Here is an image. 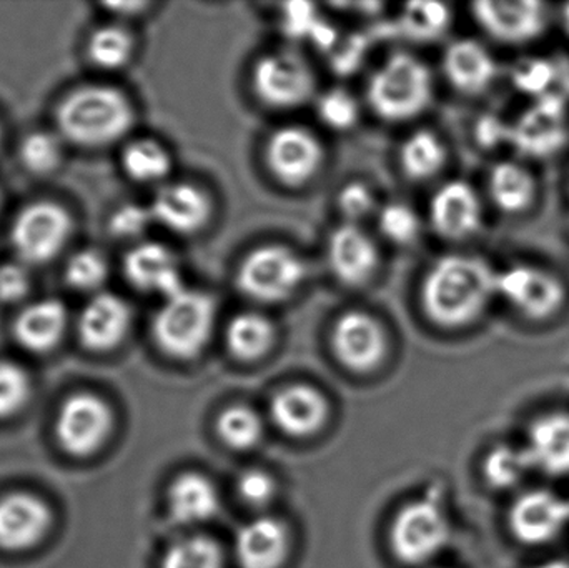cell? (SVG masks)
<instances>
[{"mask_svg": "<svg viewBox=\"0 0 569 568\" xmlns=\"http://www.w3.org/2000/svg\"><path fill=\"white\" fill-rule=\"evenodd\" d=\"M498 297L530 322H548L567 307L565 280L548 267L517 262L498 270Z\"/></svg>", "mask_w": 569, "mask_h": 568, "instance_id": "8992f818", "label": "cell"}, {"mask_svg": "<svg viewBox=\"0 0 569 568\" xmlns=\"http://www.w3.org/2000/svg\"><path fill=\"white\" fill-rule=\"evenodd\" d=\"M136 120V110L122 90L87 86L73 90L57 110L60 132L80 147H103L122 139Z\"/></svg>", "mask_w": 569, "mask_h": 568, "instance_id": "7a4b0ae2", "label": "cell"}, {"mask_svg": "<svg viewBox=\"0 0 569 568\" xmlns=\"http://www.w3.org/2000/svg\"><path fill=\"white\" fill-rule=\"evenodd\" d=\"M240 499L250 507H263L276 496V482L262 470L243 472L237 484Z\"/></svg>", "mask_w": 569, "mask_h": 568, "instance_id": "ee69618b", "label": "cell"}, {"mask_svg": "<svg viewBox=\"0 0 569 568\" xmlns=\"http://www.w3.org/2000/svg\"><path fill=\"white\" fill-rule=\"evenodd\" d=\"M273 422L288 436L305 437L317 432L327 419V402L318 390L291 386L280 390L272 400Z\"/></svg>", "mask_w": 569, "mask_h": 568, "instance_id": "603a6c76", "label": "cell"}, {"mask_svg": "<svg viewBox=\"0 0 569 568\" xmlns=\"http://www.w3.org/2000/svg\"><path fill=\"white\" fill-rule=\"evenodd\" d=\"M471 16L487 36L505 46H527L548 29V6L538 0H483L471 6Z\"/></svg>", "mask_w": 569, "mask_h": 568, "instance_id": "30bf717a", "label": "cell"}, {"mask_svg": "<svg viewBox=\"0 0 569 568\" xmlns=\"http://www.w3.org/2000/svg\"><path fill=\"white\" fill-rule=\"evenodd\" d=\"M112 430L109 406L92 393H77L60 407L57 437L72 456H90L102 447Z\"/></svg>", "mask_w": 569, "mask_h": 568, "instance_id": "7c38bea8", "label": "cell"}, {"mask_svg": "<svg viewBox=\"0 0 569 568\" xmlns=\"http://www.w3.org/2000/svg\"><path fill=\"white\" fill-rule=\"evenodd\" d=\"M533 469L525 447L498 446L488 452L483 476L497 490H511L520 486Z\"/></svg>", "mask_w": 569, "mask_h": 568, "instance_id": "1f68e13d", "label": "cell"}, {"mask_svg": "<svg viewBox=\"0 0 569 568\" xmlns=\"http://www.w3.org/2000/svg\"><path fill=\"white\" fill-rule=\"evenodd\" d=\"M30 289V277L20 263L0 267V302H19Z\"/></svg>", "mask_w": 569, "mask_h": 568, "instance_id": "f6af8a7d", "label": "cell"}, {"mask_svg": "<svg viewBox=\"0 0 569 568\" xmlns=\"http://www.w3.org/2000/svg\"><path fill=\"white\" fill-rule=\"evenodd\" d=\"M560 22L561 27H563L565 32L569 36V2L565 3L560 10Z\"/></svg>", "mask_w": 569, "mask_h": 568, "instance_id": "c3c4849f", "label": "cell"}, {"mask_svg": "<svg viewBox=\"0 0 569 568\" xmlns=\"http://www.w3.org/2000/svg\"><path fill=\"white\" fill-rule=\"evenodd\" d=\"M153 223L179 236H192L210 219L212 203L206 190L189 182H166L150 203Z\"/></svg>", "mask_w": 569, "mask_h": 568, "instance_id": "e0dca14e", "label": "cell"}, {"mask_svg": "<svg viewBox=\"0 0 569 568\" xmlns=\"http://www.w3.org/2000/svg\"><path fill=\"white\" fill-rule=\"evenodd\" d=\"M287 549V530L272 517L252 520L237 534L236 554L242 568H279Z\"/></svg>", "mask_w": 569, "mask_h": 568, "instance_id": "cb8c5ba5", "label": "cell"}, {"mask_svg": "<svg viewBox=\"0 0 569 568\" xmlns=\"http://www.w3.org/2000/svg\"><path fill=\"white\" fill-rule=\"evenodd\" d=\"M317 113L333 130H350L360 117L357 100L345 89H331L318 97Z\"/></svg>", "mask_w": 569, "mask_h": 568, "instance_id": "f35d334b", "label": "cell"}, {"mask_svg": "<svg viewBox=\"0 0 569 568\" xmlns=\"http://www.w3.org/2000/svg\"><path fill=\"white\" fill-rule=\"evenodd\" d=\"M150 223H153V219L149 207L129 203L113 213L110 229L120 239H137L147 232Z\"/></svg>", "mask_w": 569, "mask_h": 568, "instance_id": "7bdbcfd3", "label": "cell"}, {"mask_svg": "<svg viewBox=\"0 0 569 568\" xmlns=\"http://www.w3.org/2000/svg\"><path fill=\"white\" fill-rule=\"evenodd\" d=\"M267 163L273 176L287 186L310 182L323 166V147L311 130L284 126L267 142Z\"/></svg>", "mask_w": 569, "mask_h": 568, "instance_id": "5bb4252c", "label": "cell"}, {"mask_svg": "<svg viewBox=\"0 0 569 568\" xmlns=\"http://www.w3.org/2000/svg\"><path fill=\"white\" fill-rule=\"evenodd\" d=\"M378 227L381 236L397 246H410L421 232V222L408 203L390 202L378 210Z\"/></svg>", "mask_w": 569, "mask_h": 568, "instance_id": "8d00e7d4", "label": "cell"}, {"mask_svg": "<svg viewBox=\"0 0 569 568\" xmlns=\"http://www.w3.org/2000/svg\"><path fill=\"white\" fill-rule=\"evenodd\" d=\"M72 233V220L63 207L36 202L20 210L10 229V242L19 259L43 263L62 252Z\"/></svg>", "mask_w": 569, "mask_h": 568, "instance_id": "ba28073f", "label": "cell"}, {"mask_svg": "<svg viewBox=\"0 0 569 568\" xmlns=\"http://www.w3.org/2000/svg\"><path fill=\"white\" fill-rule=\"evenodd\" d=\"M338 209L348 223H358L377 209V197L365 182H350L338 193Z\"/></svg>", "mask_w": 569, "mask_h": 568, "instance_id": "b9f144b4", "label": "cell"}, {"mask_svg": "<svg viewBox=\"0 0 569 568\" xmlns=\"http://www.w3.org/2000/svg\"><path fill=\"white\" fill-rule=\"evenodd\" d=\"M169 507L177 522H206L219 510V494L206 477L186 474L170 487Z\"/></svg>", "mask_w": 569, "mask_h": 568, "instance_id": "83f0119b", "label": "cell"}, {"mask_svg": "<svg viewBox=\"0 0 569 568\" xmlns=\"http://www.w3.org/2000/svg\"><path fill=\"white\" fill-rule=\"evenodd\" d=\"M443 72L458 92L480 96L497 80L498 63L483 43L475 39H458L445 50Z\"/></svg>", "mask_w": 569, "mask_h": 568, "instance_id": "ffe728a7", "label": "cell"}, {"mask_svg": "<svg viewBox=\"0 0 569 568\" xmlns=\"http://www.w3.org/2000/svg\"><path fill=\"white\" fill-rule=\"evenodd\" d=\"M122 167L123 172L136 182L163 186L172 170V157L156 140H136L123 149Z\"/></svg>", "mask_w": 569, "mask_h": 568, "instance_id": "4dcf8cb0", "label": "cell"}, {"mask_svg": "<svg viewBox=\"0 0 569 568\" xmlns=\"http://www.w3.org/2000/svg\"><path fill=\"white\" fill-rule=\"evenodd\" d=\"M216 323V299L209 292L186 287L162 300L153 317V340L173 359H193L209 346Z\"/></svg>", "mask_w": 569, "mask_h": 568, "instance_id": "277c9868", "label": "cell"}, {"mask_svg": "<svg viewBox=\"0 0 569 568\" xmlns=\"http://www.w3.org/2000/svg\"><path fill=\"white\" fill-rule=\"evenodd\" d=\"M555 72L550 63L545 60H530L523 66L518 67L513 80H517L518 87L531 93H541L543 96L547 87L550 86Z\"/></svg>", "mask_w": 569, "mask_h": 568, "instance_id": "bcb514c9", "label": "cell"}, {"mask_svg": "<svg viewBox=\"0 0 569 568\" xmlns=\"http://www.w3.org/2000/svg\"><path fill=\"white\" fill-rule=\"evenodd\" d=\"M222 552L207 537H190L167 552L162 568H222Z\"/></svg>", "mask_w": 569, "mask_h": 568, "instance_id": "d590c367", "label": "cell"}, {"mask_svg": "<svg viewBox=\"0 0 569 568\" xmlns=\"http://www.w3.org/2000/svg\"><path fill=\"white\" fill-rule=\"evenodd\" d=\"M49 527L50 510L39 497L12 494L0 499V549H30Z\"/></svg>", "mask_w": 569, "mask_h": 568, "instance_id": "44dd1931", "label": "cell"}, {"mask_svg": "<svg viewBox=\"0 0 569 568\" xmlns=\"http://www.w3.org/2000/svg\"><path fill=\"white\" fill-rule=\"evenodd\" d=\"M318 23L315 19L313 6L308 3H291L287 7L284 12V29L293 36H301V33L313 32Z\"/></svg>", "mask_w": 569, "mask_h": 568, "instance_id": "7dc6e473", "label": "cell"}, {"mask_svg": "<svg viewBox=\"0 0 569 568\" xmlns=\"http://www.w3.org/2000/svg\"><path fill=\"white\" fill-rule=\"evenodd\" d=\"M327 259L331 272L347 286H361L377 272L380 252L373 237L358 223L345 222L328 237Z\"/></svg>", "mask_w": 569, "mask_h": 568, "instance_id": "ac0fdd59", "label": "cell"}, {"mask_svg": "<svg viewBox=\"0 0 569 568\" xmlns=\"http://www.w3.org/2000/svg\"><path fill=\"white\" fill-rule=\"evenodd\" d=\"M123 273L130 286L163 299L186 289L182 266L170 247L159 242H140L123 260Z\"/></svg>", "mask_w": 569, "mask_h": 568, "instance_id": "2e32d148", "label": "cell"}, {"mask_svg": "<svg viewBox=\"0 0 569 568\" xmlns=\"http://www.w3.org/2000/svg\"><path fill=\"white\" fill-rule=\"evenodd\" d=\"M561 100L558 97H545L543 106L531 110L511 130L518 149L527 153H548L557 149L563 140V120H561Z\"/></svg>", "mask_w": 569, "mask_h": 568, "instance_id": "4316f807", "label": "cell"}, {"mask_svg": "<svg viewBox=\"0 0 569 568\" xmlns=\"http://www.w3.org/2000/svg\"><path fill=\"white\" fill-rule=\"evenodd\" d=\"M447 156V146L437 133L417 130L401 146V169L413 180L433 179L443 170Z\"/></svg>", "mask_w": 569, "mask_h": 568, "instance_id": "f546056e", "label": "cell"}, {"mask_svg": "<svg viewBox=\"0 0 569 568\" xmlns=\"http://www.w3.org/2000/svg\"><path fill=\"white\" fill-rule=\"evenodd\" d=\"M262 432V420L250 407H230L220 416V437L233 449H250L259 442Z\"/></svg>", "mask_w": 569, "mask_h": 568, "instance_id": "e575fe53", "label": "cell"}, {"mask_svg": "<svg viewBox=\"0 0 569 568\" xmlns=\"http://www.w3.org/2000/svg\"><path fill=\"white\" fill-rule=\"evenodd\" d=\"M30 382L26 370L12 362H0V417H9L26 406Z\"/></svg>", "mask_w": 569, "mask_h": 568, "instance_id": "60d3db41", "label": "cell"}, {"mask_svg": "<svg viewBox=\"0 0 569 568\" xmlns=\"http://www.w3.org/2000/svg\"><path fill=\"white\" fill-rule=\"evenodd\" d=\"M109 266L97 250H80L66 267V279L77 290H96L106 282Z\"/></svg>", "mask_w": 569, "mask_h": 568, "instance_id": "ab89813d", "label": "cell"}, {"mask_svg": "<svg viewBox=\"0 0 569 568\" xmlns=\"http://www.w3.org/2000/svg\"><path fill=\"white\" fill-rule=\"evenodd\" d=\"M132 323L129 303L116 293H97L79 317L80 342L89 350L107 352L123 342Z\"/></svg>", "mask_w": 569, "mask_h": 568, "instance_id": "d6986e66", "label": "cell"}, {"mask_svg": "<svg viewBox=\"0 0 569 568\" xmlns=\"http://www.w3.org/2000/svg\"><path fill=\"white\" fill-rule=\"evenodd\" d=\"M63 149L59 137L50 132H33L20 146V160L32 173L53 172L62 162Z\"/></svg>", "mask_w": 569, "mask_h": 568, "instance_id": "74e56055", "label": "cell"}, {"mask_svg": "<svg viewBox=\"0 0 569 568\" xmlns=\"http://www.w3.org/2000/svg\"><path fill=\"white\" fill-rule=\"evenodd\" d=\"M433 96L430 67L410 52L391 53L368 80V103L387 122H407L421 116Z\"/></svg>", "mask_w": 569, "mask_h": 568, "instance_id": "3957f363", "label": "cell"}, {"mask_svg": "<svg viewBox=\"0 0 569 568\" xmlns=\"http://www.w3.org/2000/svg\"><path fill=\"white\" fill-rule=\"evenodd\" d=\"M450 524L440 504L433 499L408 504L391 527V547L405 564H423L447 546Z\"/></svg>", "mask_w": 569, "mask_h": 568, "instance_id": "52a82bcc", "label": "cell"}, {"mask_svg": "<svg viewBox=\"0 0 569 568\" xmlns=\"http://www.w3.org/2000/svg\"><path fill=\"white\" fill-rule=\"evenodd\" d=\"M525 449L533 469L551 477L569 476V410H555L533 420Z\"/></svg>", "mask_w": 569, "mask_h": 568, "instance_id": "7402d4cb", "label": "cell"}, {"mask_svg": "<svg viewBox=\"0 0 569 568\" xmlns=\"http://www.w3.org/2000/svg\"><path fill=\"white\" fill-rule=\"evenodd\" d=\"M276 337L272 319L256 310L237 313L226 329L227 349L243 362H252L266 356L272 349Z\"/></svg>", "mask_w": 569, "mask_h": 568, "instance_id": "f1b7e54d", "label": "cell"}, {"mask_svg": "<svg viewBox=\"0 0 569 568\" xmlns=\"http://www.w3.org/2000/svg\"><path fill=\"white\" fill-rule=\"evenodd\" d=\"M307 279V263L290 247L267 243L253 249L237 270L240 292L259 303H280L298 292Z\"/></svg>", "mask_w": 569, "mask_h": 568, "instance_id": "5b68a950", "label": "cell"}, {"mask_svg": "<svg viewBox=\"0 0 569 568\" xmlns=\"http://www.w3.org/2000/svg\"><path fill=\"white\" fill-rule=\"evenodd\" d=\"M430 222L438 236L453 242L477 236L483 226V203L475 187L465 180L438 187L431 197Z\"/></svg>", "mask_w": 569, "mask_h": 568, "instance_id": "9a60e30c", "label": "cell"}, {"mask_svg": "<svg viewBox=\"0 0 569 568\" xmlns=\"http://www.w3.org/2000/svg\"><path fill=\"white\" fill-rule=\"evenodd\" d=\"M488 196L501 213L521 216L537 202V177L523 163L501 160L488 173Z\"/></svg>", "mask_w": 569, "mask_h": 568, "instance_id": "d4e9b609", "label": "cell"}, {"mask_svg": "<svg viewBox=\"0 0 569 568\" xmlns=\"http://www.w3.org/2000/svg\"><path fill=\"white\" fill-rule=\"evenodd\" d=\"M66 306L59 300H40L26 307L13 323V336L22 349L33 353L52 350L67 329Z\"/></svg>", "mask_w": 569, "mask_h": 568, "instance_id": "484cf974", "label": "cell"}, {"mask_svg": "<svg viewBox=\"0 0 569 568\" xmlns=\"http://www.w3.org/2000/svg\"><path fill=\"white\" fill-rule=\"evenodd\" d=\"M569 524V502L551 490L521 494L511 504L508 527L518 542L540 547L553 542Z\"/></svg>", "mask_w": 569, "mask_h": 568, "instance_id": "8fae6325", "label": "cell"}, {"mask_svg": "<svg viewBox=\"0 0 569 568\" xmlns=\"http://www.w3.org/2000/svg\"><path fill=\"white\" fill-rule=\"evenodd\" d=\"M253 90L272 109H295L313 96L315 76L310 63L291 50L267 53L253 67Z\"/></svg>", "mask_w": 569, "mask_h": 568, "instance_id": "9c48e42d", "label": "cell"}, {"mask_svg": "<svg viewBox=\"0 0 569 568\" xmlns=\"http://www.w3.org/2000/svg\"><path fill=\"white\" fill-rule=\"evenodd\" d=\"M535 568H569V562L567 560L555 559L548 560V562L540 564Z\"/></svg>", "mask_w": 569, "mask_h": 568, "instance_id": "681fc988", "label": "cell"}, {"mask_svg": "<svg viewBox=\"0 0 569 568\" xmlns=\"http://www.w3.org/2000/svg\"><path fill=\"white\" fill-rule=\"evenodd\" d=\"M497 297L498 270L470 253L440 257L421 283L425 316L441 329L473 326Z\"/></svg>", "mask_w": 569, "mask_h": 568, "instance_id": "6da1fadb", "label": "cell"}, {"mask_svg": "<svg viewBox=\"0 0 569 568\" xmlns=\"http://www.w3.org/2000/svg\"><path fill=\"white\" fill-rule=\"evenodd\" d=\"M132 52V36L119 26L100 27L87 42V53L100 69H120L129 62Z\"/></svg>", "mask_w": 569, "mask_h": 568, "instance_id": "836d02e7", "label": "cell"}, {"mask_svg": "<svg viewBox=\"0 0 569 568\" xmlns=\"http://www.w3.org/2000/svg\"><path fill=\"white\" fill-rule=\"evenodd\" d=\"M335 356L353 372H370L380 366L388 342L381 323L363 310L341 313L331 330Z\"/></svg>", "mask_w": 569, "mask_h": 568, "instance_id": "4fadbf2b", "label": "cell"}, {"mask_svg": "<svg viewBox=\"0 0 569 568\" xmlns=\"http://www.w3.org/2000/svg\"><path fill=\"white\" fill-rule=\"evenodd\" d=\"M451 23L450 7L438 2H413L405 7L400 27L410 39L430 42L443 36Z\"/></svg>", "mask_w": 569, "mask_h": 568, "instance_id": "d6a6232c", "label": "cell"}]
</instances>
